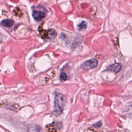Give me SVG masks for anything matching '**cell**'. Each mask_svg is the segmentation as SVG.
<instances>
[{
	"label": "cell",
	"instance_id": "6da1fadb",
	"mask_svg": "<svg viewBox=\"0 0 132 132\" xmlns=\"http://www.w3.org/2000/svg\"><path fill=\"white\" fill-rule=\"evenodd\" d=\"M65 97L62 94H58L56 95L54 101V107L53 112L55 116H58L62 113L65 104Z\"/></svg>",
	"mask_w": 132,
	"mask_h": 132
},
{
	"label": "cell",
	"instance_id": "7a4b0ae2",
	"mask_svg": "<svg viewBox=\"0 0 132 132\" xmlns=\"http://www.w3.org/2000/svg\"><path fill=\"white\" fill-rule=\"evenodd\" d=\"M46 13L47 11L43 7L38 6L33 9L32 15L35 20L39 21L41 20L46 16Z\"/></svg>",
	"mask_w": 132,
	"mask_h": 132
},
{
	"label": "cell",
	"instance_id": "3957f363",
	"mask_svg": "<svg viewBox=\"0 0 132 132\" xmlns=\"http://www.w3.org/2000/svg\"><path fill=\"white\" fill-rule=\"evenodd\" d=\"M97 64H98L97 60L95 58H92L91 59H89L83 62L81 64L80 67L81 69L84 70H90L94 68L97 66Z\"/></svg>",
	"mask_w": 132,
	"mask_h": 132
},
{
	"label": "cell",
	"instance_id": "277c9868",
	"mask_svg": "<svg viewBox=\"0 0 132 132\" xmlns=\"http://www.w3.org/2000/svg\"><path fill=\"white\" fill-rule=\"evenodd\" d=\"M62 123L59 121L54 122L46 126V132H58L62 128Z\"/></svg>",
	"mask_w": 132,
	"mask_h": 132
},
{
	"label": "cell",
	"instance_id": "5b68a950",
	"mask_svg": "<svg viewBox=\"0 0 132 132\" xmlns=\"http://www.w3.org/2000/svg\"><path fill=\"white\" fill-rule=\"evenodd\" d=\"M41 37L46 41H51L56 36V32L54 29H50L47 30H43L41 33Z\"/></svg>",
	"mask_w": 132,
	"mask_h": 132
},
{
	"label": "cell",
	"instance_id": "8992f818",
	"mask_svg": "<svg viewBox=\"0 0 132 132\" xmlns=\"http://www.w3.org/2000/svg\"><path fill=\"white\" fill-rule=\"evenodd\" d=\"M27 128L28 132H44L43 128L37 124H28Z\"/></svg>",
	"mask_w": 132,
	"mask_h": 132
},
{
	"label": "cell",
	"instance_id": "52a82bcc",
	"mask_svg": "<svg viewBox=\"0 0 132 132\" xmlns=\"http://www.w3.org/2000/svg\"><path fill=\"white\" fill-rule=\"evenodd\" d=\"M122 68V65L120 63H116L113 64L109 65L106 69L107 71L113 72L114 73H118L119 72Z\"/></svg>",
	"mask_w": 132,
	"mask_h": 132
},
{
	"label": "cell",
	"instance_id": "ba28073f",
	"mask_svg": "<svg viewBox=\"0 0 132 132\" xmlns=\"http://www.w3.org/2000/svg\"><path fill=\"white\" fill-rule=\"evenodd\" d=\"M14 24V21L12 19H5L1 21V25L5 27H10Z\"/></svg>",
	"mask_w": 132,
	"mask_h": 132
},
{
	"label": "cell",
	"instance_id": "9c48e42d",
	"mask_svg": "<svg viewBox=\"0 0 132 132\" xmlns=\"http://www.w3.org/2000/svg\"><path fill=\"white\" fill-rule=\"evenodd\" d=\"M8 108H9V109L13 110V111H18V110H19L20 109V106L19 105H18L17 104L14 103V104H9L7 106Z\"/></svg>",
	"mask_w": 132,
	"mask_h": 132
},
{
	"label": "cell",
	"instance_id": "30bf717a",
	"mask_svg": "<svg viewBox=\"0 0 132 132\" xmlns=\"http://www.w3.org/2000/svg\"><path fill=\"white\" fill-rule=\"evenodd\" d=\"M87 27V24L85 21H82L78 25V28L79 30H82L86 28Z\"/></svg>",
	"mask_w": 132,
	"mask_h": 132
},
{
	"label": "cell",
	"instance_id": "8fae6325",
	"mask_svg": "<svg viewBox=\"0 0 132 132\" xmlns=\"http://www.w3.org/2000/svg\"><path fill=\"white\" fill-rule=\"evenodd\" d=\"M68 78L67 77V75L64 73V72H62L61 73L60 75V77H59V79L61 81H65Z\"/></svg>",
	"mask_w": 132,
	"mask_h": 132
},
{
	"label": "cell",
	"instance_id": "7c38bea8",
	"mask_svg": "<svg viewBox=\"0 0 132 132\" xmlns=\"http://www.w3.org/2000/svg\"><path fill=\"white\" fill-rule=\"evenodd\" d=\"M102 122L100 121V122H98L95 123L94 124H93V126H94V127H95L96 128H99V127H100L102 126Z\"/></svg>",
	"mask_w": 132,
	"mask_h": 132
},
{
	"label": "cell",
	"instance_id": "4fadbf2b",
	"mask_svg": "<svg viewBox=\"0 0 132 132\" xmlns=\"http://www.w3.org/2000/svg\"><path fill=\"white\" fill-rule=\"evenodd\" d=\"M3 35L0 32V43L2 42V40H3Z\"/></svg>",
	"mask_w": 132,
	"mask_h": 132
}]
</instances>
